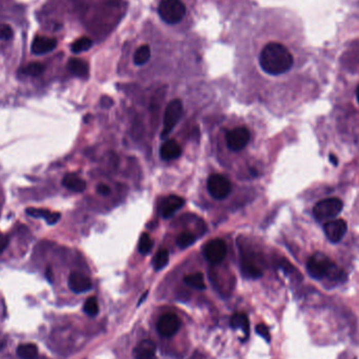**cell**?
<instances>
[{"mask_svg":"<svg viewBox=\"0 0 359 359\" xmlns=\"http://www.w3.org/2000/svg\"><path fill=\"white\" fill-rule=\"evenodd\" d=\"M250 140V133L246 127H236L226 135L227 146L232 152H241L244 149Z\"/></svg>","mask_w":359,"mask_h":359,"instance_id":"ba28073f","label":"cell"},{"mask_svg":"<svg viewBox=\"0 0 359 359\" xmlns=\"http://www.w3.org/2000/svg\"><path fill=\"white\" fill-rule=\"evenodd\" d=\"M62 185L68 190L74 191V193H82L86 188L85 181L74 174H68L64 176L62 180Z\"/></svg>","mask_w":359,"mask_h":359,"instance_id":"ac0fdd59","label":"cell"},{"mask_svg":"<svg viewBox=\"0 0 359 359\" xmlns=\"http://www.w3.org/2000/svg\"><path fill=\"white\" fill-rule=\"evenodd\" d=\"M57 46V40L55 38L38 36L34 39L31 50L35 55H43L52 52Z\"/></svg>","mask_w":359,"mask_h":359,"instance_id":"4fadbf2b","label":"cell"},{"mask_svg":"<svg viewBox=\"0 0 359 359\" xmlns=\"http://www.w3.org/2000/svg\"><path fill=\"white\" fill-rule=\"evenodd\" d=\"M258 61L261 69L272 76L282 75L293 66L291 52L279 42H269L262 47Z\"/></svg>","mask_w":359,"mask_h":359,"instance_id":"6da1fadb","label":"cell"},{"mask_svg":"<svg viewBox=\"0 0 359 359\" xmlns=\"http://www.w3.org/2000/svg\"><path fill=\"white\" fill-rule=\"evenodd\" d=\"M10 243V238L8 235H6L5 233L0 232V254H2L8 247Z\"/></svg>","mask_w":359,"mask_h":359,"instance_id":"1f68e13d","label":"cell"},{"mask_svg":"<svg viewBox=\"0 0 359 359\" xmlns=\"http://www.w3.org/2000/svg\"><path fill=\"white\" fill-rule=\"evenodd\" d=\"M44 69H45L44 64H42L40 62H33V63L28 64L25 68H23L22 73L26 74V75H29V76L37 77V76L43 74Z\"/></svg>","mask_w":359,"mask_h":359,"instance_id":"83f0119b","label":"cell"},{"mask_svg":"<svg viewBox=\"0 0 359 359\" xmlns=\"http://www.w3.org/2000/svg\"><path fill=\"white\" fill-rule=\"evenodd\" d=\"M207 189L211 197L217 200H222L228 197L231 191L229 180L222 175H211L207 181Z\"/></svg>","mask_w":359,"mask_h":359,"instance_id":"8992f818","label":"cell"},{"mask_svg":"<svg viewBox=\"0 0 359 359\" xmlns=\"http://www.w3.org/2000/svg\"><path fill=\"white\" fill-rule=\"evenodd\" d=\"M17 355L21 359H36L38 357V348L35 344H22L17 348Z\"/></svg>","mask_w":359,"mask_h":359,"instance_id":"44dd1931","label":"cell"},{"mask_svg":"<svg viewBox=\"0 0 359 359\" xmlns=\"http://www.w3.org/2000/svg\"><path fill=\"white\" fill-rule=\"evenodd\" d=\"M153 241L148 233H143L139 241V252L143 255L148 254L153 249Z\"/></svg>","mask_w":359,"mask_h":359,"instance_id":"4316f807","label":"cell"},{"mask_svg":"<svg viewBox=\"0 0 359 359\" xmlns=\"http://www.w3.org/2000/svg\"><path fill=\"white\" fill-rule=\"evenodd\" d=\"M196 235L193 234V233H190V232H184L182 234H180L177 238V245L182 248V249H185L189 246L193 245L195 242H196Z\"/></svg>","mask_w":359,"mask_h":359,"instance_id":"f1b7e54d","label":"cell"},{"mask_svg":"<svg viewBox=\"0 0 359 359\" xmlns=\"http://www.w3.org/2000/svg\"><path fill=\"white\" fill-rule=\"evenodd\" d=\"M67 68L70 73L76 77H79V78L88 77V73H89L88 64L82 59H78V58L69 59L67 63Z\"/></svg>","mask_w":359,"mask_h":359,"instance_id":"e0dca14e","label":"cell"},{"mask_svg":"<svg viewBox=\"0 0 359 359\" xmlns=\"http://www.w3.org/2000/svg\"><path fill=\"white\" fill-rule=\"evenodd\" d=\"M46 277L50 281H53V272H52L51 268H47V270H46Z\"/></svg>","mask_w":359,"mask_h":359,"instance_id":"e575fe53","label":"cell"},{"mask_svg":"<svg viewBox=\"0 0 359 359\" xmlns=\"http://www.w3.org/2000/svg\"><path fill=\"white\" fill-rule=\"evenodd\" d=\"M68 287L75 293H84L91 289V280L80 272H71L68 277Z\"/></svg>","mask_w":359,"mask_h":359,"instance_id":"8fae6325","label":"cell"},{"mask_svg":"<svg viewBox=\"0 0 359 359\" xmlns=\"http://www.w3.org/2000/svg\"><path fill=\"white\" fill-rule=\"evenodd\" d=\"M329 159H330L331 163H332L334 166H337V165H338V159H337L336 157H335V155L331 154L330 157H329Z\"/></svg>","mask_w":359,"mask_h":359,"instance_id":"836d02e7","label":"cell"},{"mask_svg":"<svg viewBox=\"0 0 359 359\" xmlns=\"http://www.w3.org/2000/svg\"><path fill=\"white\" fill-rule=\"evenodd\" d=\"M27 214L33 218H42L49 225L56 224L61 218V214L59 212H52L50 210L41 208H28Z\"/></svg>","mask_w":359,"mask_h":359,"instance_id":"2e32d148","label":"cell"},{"mask_svg":"<svg viewBox=\"0 0 359 359\" xmlns=\"http://www.w3.org/2000/svg\"><path fill=\"white\" fill-rule=\"evenodd\" d=\"M184 281L187 286L191 287V288H195L198 290H205L206 285L204 280V275L201 272L188 274L184 277Z\"/></svg>","mask_w":359,"mask_h":359,"instance_id":"7402d4cb","label":"cell"},{"mask_svg":"<svg viewBox=\"0 0 359 359\" xmlns=\"http://www.w3.org/2000/svg\"><path fill=\"white\" fill-rule=\"evenodd\" d=\"M152 56V50L150 46L147 44H142L140 45L135 52L134 55V62L136 65L141 66L144 65L150 58Z\"/></svg>","mask_w":359,"mask_h":359,"instance_id":"ffe728a7","label":"cell"},{"mask_svg":"<svg viewBox=\"0 0 359 359\" xmlns=\"http://www.w3.org/2000/svg\"><path fill=\"white\" fill-rule=\"evenodd\" d=\"M243 274L249 278H259L262 275L261 270L254 264L253 260L248 256H244L242 259Z\"/></svg>","mask_w":359,"mask_h":359,"instance_id":"d6986e66","label":"cell"},{"mask_svg":"<svg viewBox=\"0 0 359 359\" xmlns=\"http://www.w3.org/2000/svg\"><path fill=\"white\" fill-rule=\"evenodd\" d=\"M183 112V104L179 99L173 100L168 103L165 108L164 112V122H163V130L161 134L162 138H166L178 124L179 120Z\"/></svg>","mask_w":359,"mask_h":359,"instance_id":"5b68a950","label":"cell"},{"mask_svg":"<svg viewBox=\"0 0 359 359\" xmlns=\"http://www.w3.org/2000/svg\"><path fill=\"white\" fill-rule=\"evenodd\" d=\"M348 230V224L345 220H333L324 225V231L331 243H338L344 238Z\"/></svg>","mask_w":359,"mask_h":359,"instance_id":"30bf717a","label":"cell"},{"mask_svg":"<svg viewBox=\"0 0 359 359\" xmlns=\"http://www.w3.org/2000/svg\"><path fill=\"white\" fill-rule=\"evenodd\" d=\"M344 204L342 200L336 198H329L319 201L313 208L314 218L319 222L329 221L336 218L342 212Z\"/></svg>","mask_w":359,"mask_h":359,"instance_id":"277c9868","label":"cell"},{"mask_svg":"<svg viewBox=\"0 0 359 359\" xmlns=\"http://www.w3.org/2000/svg\"><path fill=\"white\" fill-rule=\"evenodd\" d=\"M92 46V41L91 39L87 38V37H81L79 39H77L76 41H74L70 45V50L75 54H79L82 52H86L88 51L90 47Z\"/></svg>","mask_w":359,"mask_h":359,"instance_id":"cb8c5ba5","label":"cell"},{"mask_svg":"<svg viewBox=\"0 0 359 359\" xmlns=\"http://www.w3.org/2000/svg\"><path fill=\"white\" fill-rule=\"evenodd\" d=\"M181 320L174 313L162 315L157 324L158 333L164 338H171L180 330Z\"/></svg>","mask_w":359,"mask_h":359,"instance_id":"9c48e42d","label":"cell"},{"mask_svg":"<svg viewBox=\"0 0 359 359\" xmlns=\"http://www.w3.org/2000/svg\"><path fill=\"white\" fill-rule=\"evenodd\" d=\"M168 260H169V253L167 250L163 249V250H160L156 256H155V259H154V266H155V269L157 271L159 270H162L163 268L166 267V265L168 264Z\"/></svg>","mask_w":359,"mask_h":359,"instance_id":"484cf974","label":"cell"},{"mask_svg":"<svg viewBox=\"0 0 359 359\" xmlns=\"http://www.w3.org/2000/svg\"><path fill=\"white\" fill-rule=\"evenodd\" d=\"M185 201L179 196H169L167 197L161 204L160 207V213L164 219H168L172 215L175 214L176 211H178L180 208L183 207Z\"/></svg>","mask_w":359,"mask_h":359,"instance_id":"7c38bea8","label":"cell"},{"mask_svg":"<svg viewBox=\"0 0 359 359\" xmlns=\"http://www.w3.org/2000/svg\"><path fill=\"white\" fill-rule=\"evenodd\" d=\"M230 325L233 329H242L244 331V333L248 336L250 325H249L248 317L244 313L233 314L231 317V320H230Z\"/></svg>","mask_w":359,"mask_h":359,"instance_id":"603a6c76","label":"cell"},{"mask_svg":"<svg viewBox=\"0 0 359 359\" xmlns=\"http://www.w3.org/2000/svg\"><path fill=\"white\" fill-rule=\"evenodd\" d=\"M256 333L264 338L266 342H270L271 341V336H270V332L268 330V328L265 325H258L256 327Z\"/></svg>","mask_w":359,"mask_h":359,"instance_id":"4dcf8cb0","label":"cell"},{"mask_svg":"<svg viewBox=\"0 0 359 359\" xmlns=\"http://www.w3.org/2000/svg\"><path fill=\"white\" fill-rule=\"evenodd\" d=\"M308 273L315 279L328 277L333 280L342 279L344 272L324 254L316 253L307 261Z\"/></svg>","mask_w":359,"mask_h":359,"instance_id":"7a4b0ae2","label":"cell"},{"mask_svg":"<svg viewBox=\"0 0 359 359\" xmlns=\"http://www.w3.org/2000/svg\"><path fill=\"white\" fill-rule=\"evenodd\" d=\"M97 193L101 196H107L110 194V188L107 185L104 184H99L97 186Z\"/></svg>","mask_w":359,"mask_h":359,"instance_id":"d6a6232c","label":"cell"},{"mask_svg":"<svg viewBox=\"0 0 359 359\" xmlns=\"http://www.w3.org/2000/svg\"><path fill=\"white\" fill-rule=\"evenodd\" d=\"M14 32L12 28L6 23H0V40H10L13 38Z\"/></svg>","mask_w":359,"mask_h":359,"instance_id":"f546056e","label":"cell"},{"mask_svg":"<svg viewBox=\"0 0 359 359\" xmlns=\"http://www.w3.org/2000/svg\"><path fill=\"white\" fill-rule=\"evenodd\" d=\"M182 148L179 143L175 140H168L160 148V155L161 158L165 161H173L181 157Z\"/></svg>","mask_w":359,"mask_h":359,"instance_id":"9a60e30c","label":"cell"},{"mask_svg":"<svg viewBox=\"0 0 359 359\" xmlns=\"http://www.w3.org/2000/svg\"><path fill=\"white\" fill-rule=\"evenodd\" d=\"M356 97H357V101L359 103V86L357 87V90H356Z\"/></svg>","mask_w":359,"mask_h":359,"instance_id":"d590c367","label":"cell"},{"mask_svg":"<svg viewBox=\"0 0 359 359\" xmlns=\"http://www.w3.org/2000/svg\"><path fill=\"white\" fill-rule=\"evenodd\" d=\"M227 254V245L222 238H215L204 246V255L211 264H220Z\"/></svg>","mask_w":359,"mask_h":359,"instance_id":"52a82bcc","label":"cell"},{"mask_svg":"<svg viewBox=\"0 0 359 359\" xmlns=\"http://www.w3.org/2000/svg\"><path fill=\"white\" fill-rule=\"evenodd\" d=\"M156 344L149 339L140 342L134 349V357L136 359H156Z\"/></svg>","mask_w":359,"mask_h":359,"instance_id":"5bb4252c","label":"cell"},{"mask_svg":"<svg viewBox=\"0 0 359 359\" xmlns=\"http://www.w3.org/2000/svg\"><path fill=\"white\" fill-rule=\"evenodd\" d=\"M158 12L167 25H178L186 15V6L182 0H161Z\"/></svg>","mask_w":359,"mask_h":359,"instance_id":"3957f363","label":"cell"},{"mask_svg":"<svg viewBox=\"0 0 359 359\" xmlns=\"http://www.w3.org/2000/svg\"><path fill=\"white\" fill-rule=\"evenodd\" d=\"M83 311L84 313L90 317H93L96 315H98L99 313V305L98 300L96 297L91 296L86 299L84 306H83Z\"/></svg>","mask_w":359,"mask_h":359,"instance_id":"d4e9b609","label":"cell"}]
</instances>
